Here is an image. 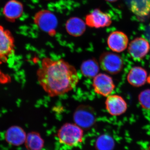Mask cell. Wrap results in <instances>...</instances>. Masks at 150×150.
Listing matches in <instances>:
<instances>
[{
  "label": "cell",
  "instance_id": "cell-1",
  "mask_svg": "<svg viewBox=\"0 0 150 150\" xmlns=\"http://www.w3.org/2000/svg\"><path fill=\"white\" fill-rule=\"evenodd\" d=\"M36 74L40 86L50 97L69 92L79 81L75 67L63 59L54 60L44 57Z\"/></svg>",
  "mask_w": 150,
  "mask_h": 150
},
{
  "label": "cell",
  "instance_id": "cell-2",
  "mask_svg": "<svg viewBox=\"0 0 150 150\" xmlns=\"http://www.w3.org/2000/svg\"><path fill=\"white\" fill-rule=\"evenodd\" d=\"M33 21L38 28L54 35L58 27V20L55 14L48 10H41L38 11L33 17Z\"/></svg>",
  "mask_w": 150,
  "mask_h": 150
},
{
  "label": "cell",
  "instance_id": "cell-3",
  "mask_svg": "<svg viewBox=\"0 0 150 150\" xmlns=\"http://www.w3.org/2000/svg\"><path fill=\"white\" fill-rule=\"evenodd\" d=\"M58 137L61 143L68 146H75L82 142L83 131L76 124L66 123L59 129Z\"/></svg>",
  "mask_w": 150,
  "mask_h": 150
},
{
  "label": "cell",
  "instance_id": "cell-4",
  "mask_svg": "<svg viewBox=\"0 0 150 150\" xmlns=\"http://www.w3.org/2000/svg\"><path fill=\"white\" fill-rule=\"evenodd\" d=\"M73 118L76 124L85 129H90L96 121L94 110L86 105H79L74 112Z\"/></svg>",
  "mask_w": 150,
  "mask_h": 150
},
{
  "label": "cell",
  "instance_id": "cell-5",
  "mask_svg": "<svg viewBox=\"0 0 150 150\" xmlns=\"http://www.w3.org/2000/svg\"><path fill=\"white\" fill-rule=\"evenodd\" d=\"M99 64L103 71L110 74H116L123 68V59L115 52L103 53L99 58Z\"/></svg>",
  "mask_w": 150,
  "mask_h": 150
},
{
  "label": "cell",
  "instance_id": "cell-6",
  "mask_svg": "<svg viewBox=\"0 0 150 150\" xmlns=\"http://www.w3.org/2000/svg\"><path fill=\"white\" fill-rule=\"evenodd\" d=\"M92 87L95 93L104 97L110 95L115 88L112 78L104 73H99L93 78Z\"/></svg>",
  "mask_w": 150,
  "mask_h": 150
},
{
  "label": "cell",
  "instance_id": "cell-7",
  "mask_svg": "<svg viewBox=\"0 0 150 150\" xmlns=\"http://www.w3.org/2000/svg\"><path fill=\"white\" fill-rule=\"evenodd\" d=\"M84 21L87 26L95 28L108 27L112 23L110 15L98 8L95 9L88 14Z\"/></svg>",
  "mask_w": 150,
  "mask_h": 150
},
{
  "label": "cell",
  "instance_id": "cell-8",
  "mask_svg": "<svg viewBox=\"0 0 150 150\" xmlns=\"http://www.w3.org/2000/svg\"><path fill=\"white\" fill-rule=\"evenodd\" d=\"M149 43L144 38H135L129 43L128 51L131 57L135 60H140L146 56L150 51Z\"/></svg>",
  "mask_w": 150,
  "mask_h": 150
},
{
  "label": "cell",
  "instance_id": "cell-9",
  "mask_svg": "<svg viewBox=\"0 0 150 150\" xmlns=\"http://www.w3.org/2000/svg\"><path fill=\"white\" fill-rule=\"evenodd\" d=\"M105 106L107 112L113 116H119L125 113L127 105L125 100L118 95H110L107 97Z\"/></svg>",
  "mask_w": 150,
  "mask_h": 150
},
{
  "label": "cell",
  "instance_id": "cell-10",
  "mask_svg": "<svg viewBox=\"0 0 150 150\" xmlns=\"http://www.w3.org/2000/svg\"><path fill=\"white\" fill-rule=\"evenodd\" d=\"M15 40L9 30L0 25V57L7 59L13 52Z\"/></svg>",
  "mask_w": 150,
  "mask_h": 150
},
{
  "label": "cell",
  "instance_id": "cell-11",
  "mask_svg": "<svg viewBox=\"0 0 150 150\" xmlns=\"http://www.w3.org/2000/svg\"><path fill=\"white\" fill-rule=\"evenodd\" d=\"M107 42L108 46L111 51L115 53H121L128 47L129 39L124 33L115 31L108 35Z\"/></svg>",
  "mask_w": 150,
  "mask_h": 150
},
{
  "label": "cell",
  "instance_id": "cell-12",
  "mask_svg": "<svg viewBox=\"0 0 150 150\" xmlns=\"http://www.w3.org/2000/svg\"><path fill=\"white\" fill-rule=\"evenodd\" d=\"M23 13V6L18 0H10L6 4L3 13L7 20L14 22L22 16Z\"/></svg>",
  "mask_w": 150,
  "mask_h": 150
},
{
  "label": "cell",
  "instance_id": "cell-13",
  "mask_svg": "<svg viewBox=\"0 0 150 150\" xmlns=\"http://www.w3.org/2000/svg\"><path fill=\"white\" fill-rule=\"evenodd\" d=\"M86 26L84 21L76 16L70 18L65 24L67 33L75 37H80L83 35L86 29Z\"/></svg>",
  "mask_w": 150,
  "mask_h": 150
},
{
  "label": "cell",
  "instance_id": "cell-14",
  "mask_svg": "<svg viewBox=\"0 0 150 150\" xmlns=\"http://www.w3.org/2000/svg\"><path fill=\"white\" fill-rule=\"evenodd\" d=\"M26 134L22 128L18 126H11L5 134V139L9 144L19 146L25 143Z\"/></svg>",
  "mask_w": 150,
  "mask_h": 150
},
{
  "label": "cell",
  "instance_id": "cell-15",
  "mask_svg": "<svg viewBox=\"0 0 150 150\" xmlns=\"http://www.w3.org/2000/svg\"><path fill=\"white\" fill-rule=\"evenodd\" d=\"M147 77V73L146 70L141 67H135L129 72L127 81L131 85L139 87L145 84Z\"/></svg>",
  "mask_w": 150,
  "mask_h": 150
},
{
  "label": "cell",
  "instance_id": "cell-16",
  "mask_svg": "<svg viewBox=\"0 0 150 150\" xmlns=\"http://www.w3.org/2000/svg\"><path fill=\"white\" fill-rule=\"evenodd\" d=\"M131 10L139 18H146L150 15V0H132Z\"/></svg>",
  "mask_w": 150,
  "mask_h": 150
},
{
  "label": "cell",
  "instance_id": "cell-17",
  "mask_svg": "<svg viewBox=\"0 0 150 150\" xmlns=\"http://www.w3.org/2000/svg\"><path fill=\"white\" fill-rule=\"evenodd\" d=\"M100 67L99 63L94 58L88 59L81 64V73L86 78L93 79L99 74Z\"/></svg>",
  "mask_w": 150,
  "mask_h": 150
},
{
  "label": "cell",
  "instance_id": "cell-18",
  "mask_svg": "<svg viewBox=\"0 0 150 150\" xmlns=\"http://www.w3.org/2000/svg\"><path fill=\"white\" fill-rule=\"evenodd\" d=\"M25 143L28 150H41L44 143L39 133L31 132L28 134Z\"/></svg>",
  "mask_w": 150,
  "mask_h": 150
},
{
  "label": "cell",
  "instance_id": "cell-19",
  "mask_svg": "<svg viewBox=\"0 0 150 150\" xmlns=\"http://www.w3.org/2000/svg\"><path fill=\"white\" fill-rule=\"evenodd\" d=\"M95 146L97 150H112L115 147V142L112 137L103 134L97 139Z\"/></svg>",
  "mask_w": 150,
  "mask_h": 150
},
{
  "label": "cell",
  "instance_id": "cell-20",
  "mask_svg": "<svg viewBox=\"0 0 150 150\" xmlns=\"http://www.w3.org/2000/svg\"><path fill=\"white\" fill-rule=\"evenodd\" d=\"M139 100L142 107L150 110V89L142 91L139 95Z\"/></svg>",
  "mask_w": 150,
  "mask_h": 150
},
{
  "label": "cell",
  "instance_id": "cell-21",
  "mask_svg": "<svg viewBox=\"0 0 150 150\" xmlns=\"http://www.w3.org/2000/svg\"><path fill=\"white\" fill-rule=\"evenodd\" d=\"M7 59L0 57V65L3 63L6 62ZM11 79L10 76L8 74H4L0 70V83L6 84L10 82Z\"/></svg>",
  "mask_w": 150,
  "mask_h": 150
},
{
  "label": "cell",
  "instance_id": "cell-22",
  "mask_svg": "<svg viewBox=\"0 0 150 150\" xmlns=\"http://www.w3.org/2000/svg\"><path fill=\"white\" fill-rule=\"evenodd\" d=\"M147 35L149 36V38L150 39V23L149 25L147 28Z\"/></svg>",
  "mask_w": 150,
  "mask_h": 150
},
{
  "label": "cell",
  "instance_id": "cell-23",
  "mask_svg": "<svg viewBox=\"0 0 150 150\" xmlns=\"http://www.w3.org/2000/svg\"><path fill=\"white\" fill-rule=\"evenodd\" d=\"M105 1H107L108 2H109L112 3L116 1H118V0H105Z\"/></svg>",
  "mask_w": 150,
  "mask_h": 150
},
{
  "label": "cell",
  "instance_id": "cell-24",
  "mask_svg": "<svg viewBox=\"0 0 150 150\" xmlns=\"http://www.w3.org/2000/svg\"><path fill=\"white\" fill-rule=\"evenodd\" d=\"M149 150H150V146L149 147Z\"/></svg>",
  "mask_w": 150,
  "mask_h": 150
},
{
  "label": "cell",
  "instance_id": "cell-25",
  "mask_svg": "<svg viewBox=\"0 0 150 150\" xmlns=\"http://www.w3.org/2000/svg\"><path fill=\"white\" fill-rule=\"evenodd\" d=\"M46 1H48V0H46Z\"/></svg>",
  "mask_w": 150,
  "mask_h": 150
}]
</instances>
